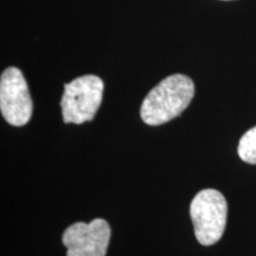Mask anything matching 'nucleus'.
<instances>
[{
    "mask_svg": "<svg viewBox=\"0 0 256 256\" xmlns=\"http://www.w3.org/2000/svg\"><path fill=\"white\" fill-rule=\"evenodd\" d=\"M194 96L190 78L176 74L156 86L142 102L140 115L148 126H160L176 119L188 107Z\"/></svg>",
    "mask_w": 256,
    "mask_h": 256,
    "instance_id": "f257e3e1",
    "label": "nucleus"
},
{
    "mask_svg": "<svg viewBox=\"0 0 256 256\" xmlns=\"http://www.w3.org/2000/svg\"><path fill=\"white\" fill-rule=\"evenodd\" d=\"M190 215L198 242L209 247L218 242L226 232L228 203L220 191L206 188L194 198Z\"/></svg>",
    "mask_w": 256,
    "mask_h": 256,
    "instance_id": "f03ea898",
    "label": "nucleus"
},
{
    "mask_svg": "<svg viewBox=\"0 0 256 256\" xmlns=\"http://www.w3.org/2000/svg\"><path fill=\"white\" fill-rule=\"evenodd\" d=\"M104 84L95 75H86L64 86L62 98L63 121L81 124L94 120L102 102Z\"/></svg>",
    "mask_w": 256,
    "mask_h": 256,
    "instance_id": "7ed1b4c3",
    "label": "nucleus"
},
{
    "mask_svg": "<svg viewBox=\"0 0 256 256\" xmlns=\"http://www.w3.org/2000/svg\"><path fill=\"white\" fill-rule=\"evenodd\" d=\"M0 110L10 124L25 126L32 116L34 104L23 72L18 68L6 69L0 78Z\"/></svg>",
    "mask_w": 256,
    "mask_h": 256,
    "instance_id": "20e7f679",
    "label": "nucleus"
},
{
    "mask_svg": "<svg viewBox=\"0 0 256 256\" xmlns=\"http://www.w3.org/2000/svg\"><path fill=\"white\" fill-rule=\"evenodd\" d=\"M107 220L96 218L90 223H75L63 234L66 256H106L110 242Z\"/></svg>",
    "mask_w": 256,
    "mask_h": 256,
    "instance_id": "39448f33",
    "label": "nucleus"
},
{
    "mask_svg": "<svg viewBox=\"0 0 256 256\" xmlns=\"http://www.w3.org/2000/svg\"><path fill=\"white\" fill-rule=\"evenodd\" d=\"M238 152L243 162L256 165V126L243 134L240 140Z\"/></svg>",
    "mask_w": 256,
    "mask_h": 256,
    "instance_id": "423d86ee",
    "label": "nucleus"
}]
</instances>
